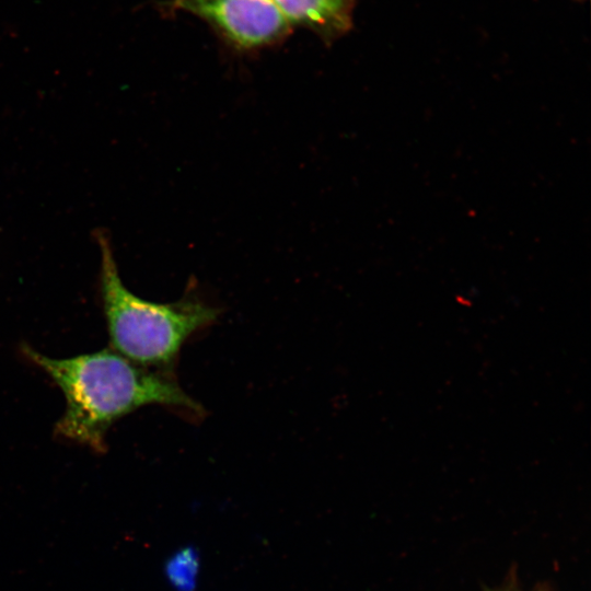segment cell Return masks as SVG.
<instances>
[{"label": "cell", "instance_id": "5", "mask_svg": "<svg viewBox=\"0 0 591 591\" xmlns=\"http://www.w3.org/2000/svg\"><path fill=\"white\" fill-rule=\"evenodd\" d=\"M197 565V556L190 548L178 552L166 564L169 580L178 591L190 590L196 581Z\"/></svg>", "mask_w": 591, "mask_h": 591}, {"label": "cell", "instance_id": "4", "mask_svg": "<svg viewBox=\"0 0 591 591\" xmlns=\"http://www.w3.org/2000/svg\"><path fill=\"white\" fill-rule=\"evenodd\" d=\"M292 26L306 28L329 44L352 23L354 0H274Z\"/></svg>", "mask_w": 591, "mask_h": 591}, {"label": "cell", "instance_id": "2", "mask_svg": "<svg viewBox=\"0 0 591 591\" xmlns=\"http://www.w3.org/2000/svg\"><path fill=\"white\" fill-rule=\"evenodd\" d=\"M101 296L112 349L146 368H170L183 344L211 325L219 310L196 298L173 303L143 300L123 283L111 244L99 233Z\"/></svg>", "mask_w": 591, "mask_h": 591}, {"label": "cell", "instance_id": "1", "mask_svg": "<svg viewBox=\"0 0 591 591\" xmlns=\"http://www.w3.org/2000/svg\"><path fill=\"white\" fill-rule=\"evenodd\" d=\"M22 349L65 395L66 410L56 434L94 451L106 450V432L117 419L142 406L204 412L169 374L139 366L112 348L65 359L46 357L30 346Z\"/></svg>", "mask_w": 591, "mask_h": 591}, {"label": "cell", "instance_id": "3", "mask_svg": "<svg viewBox=\"0 0 591 591\" xmlns=\"http://www.w3.org/2000/svg\"><path fill=\"white\" fill-rule=\"evenodd\" d=\"M163 8L197 16L241 53L271 47L292 28L274 0H170Z\"/></svg>", "mask_w": 591, "mask_h": 591}]
</instances>
